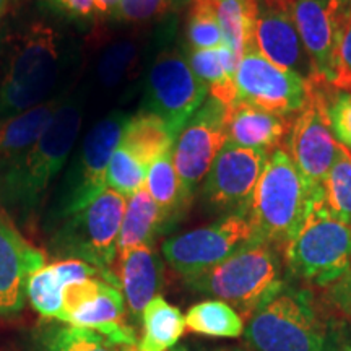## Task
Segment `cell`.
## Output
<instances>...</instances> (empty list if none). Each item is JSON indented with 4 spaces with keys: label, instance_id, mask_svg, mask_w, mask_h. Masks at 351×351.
I'll return each mask as SVG.
<instances>
[{
    "label": "cell",
    "instance_id": "6da1fadb",
    "mask_svg": "<svg viewBox=\"0 0 351 351\" xmlns=\"http://www.w3.org/2000/svg\"><path fill=\"white\" fill-rule=\"evenodd\" d=\"M82 125L80 101H62L32 150L0 171V208L28 217L39 207L54 176L64 168Z\"/></svg>",
    "mask_w": 351,
    "mask_h": 351
},
{
    "label": "cell",
    "instance_id": "7a4b0ae2",
    "mask_svg": "<svg viewBox=\"0 0 351 351\" xmlns=\"http://www.w3.org/2000/svg\"><path fill=\"white\" fill-rule=\"evenodd\" d=\"M244 337L256 351L335 350L313 295L285 282L249 315Z\"/></svg>",
    "mask_w": 351,
    "mask_h": 351
},
{
    "label": "cell",
    "instance_id": "3957f363",
    "mask_svg": "<svg viewBox=\"0 0 351 351\" xmlns=\"http://www.w3.org/2000/svg\"><path fill=\"white\" fill-rule=\"evenodd\" d=\"M319 199H324V189L306 181L293 163L287 145L276 148L267 158L249 213L257 238L285 247Z\"/></svg>",
    "mask_w": 351,
    "mask_h": 351
},
{
    "label": "cell",
    "instance_id": "277c9868",
    "mask_svg": "<svg viewBox=\"0 0 351 351\" xmlns=\"http://www.w3.org/2000/svg\"><path fill=\"white\" fill-rule=\"evenodd\" d=\"M283 283L278 247L256 239L213 269L186 280L202 295L213 296L249 317Z\"/></svg>",
    "mask_w": 351,
    "mask_h": 351
},
{
    "label": "cell",
    "instance_id": "5b68a950",
    "mask_svg": "<svg viewBox=\"0 0 351 351\" xmlns=\"http://www.w3.org/2000/svg\"><path fill=\"white\" fill-rule=\"evenodd\" d=\"M62 72V56L51 28L32 26L8 46L0 82V122L46 103Z\"/></svg>",
    "mask_w": 351,
    "mask_h": 351
},
{
    "label": "cell",
    "instance_id": "8992f818",
    "mask_svg": "<svg viewBox=\"0 0 351 351\" xmlns=\"http://www.w3.org/2000/svg\"><path fill=\"white\" fill-rule=\"evenodd\" d=\"M125 205L124 195L106 187L82 207L56 215L49 241L52 251L112 271Z\"/></svg>",
    "mask_w": 351,
    "mask_h": 351
},
{
    "label": "cell",
    "instance_id": "52a82bcc",
    "mask_svg": "<svg viewBox=\"0 0 351 351\" xmlns=\"http://www.w3.org/2000/svg\"><path fill=\"white\" fill-rule=\"evenodd\" d=\"M283 249L293 275L315 287H328L340 282L351 265V225L330 212L324 197L314 202Z\"/></svg>",
    "mask_w": 351,
    "mask_h": 351
},
{
    "label": "cell",
    "instance_id": "ba28073f",
    "mask_svg": "<svg viewBox=\"0 0 351 351\" xmlns=\"http://www.w3.org/2000/svg\"><path fill=\"white\" fill-rule=\"evenodd\" d=\"M256 239L251 215L231 213L212 225L166 239L161 251L171 269L187 280L213 269Z\"/></svg>",
    "mask_w": 351,
    "mask_h": 351
},
{
    "label": "cell",
    "instance_id": "9c48e42d",
    "mask_svg": "<svg viewBox=\"0 0 351 351\" xmlns=\"http://www.w3.org/2000/svg\"><path fill=\"white\" fill-rule=\"evenodd\" d=\"M307 85L309 98L293 119L287 150L306 181L311 186L324 189V181L340 155L341 145L335 140L328 119V91L332 85Z\"/></svg>",
    "mask_w": 351,
    "mask_h": 351
},
{
    "label": "cell",
    "instance_id": "30bf717a",
    "mask_svg": "<svg viewBox=\"0 0 351 351\" xmlns=\"http://www.w3.org/2000/svg\"><path fill=\"white\" fill-rule=\"evenodd\" d=\"M207 95V85L192 72L182 51H163L148 70L145 108L161 117L174 137L205 103Z\"/></svg>",
    "mask_w": 351,
    "mask_h": 351
},
{
    "label": "cell",
    "instance_id": "8fae6325",
    "mask_svg": "<svg viewBox=\"0 0 351 351\" xmlns=\"http://www.w3.org/2000/svg\"><path fill=\"white\" fill-rule=\"evenodd\" d=\"M127 121L129 117L125 114L114 111L96 122L93 129L88 132L75 161L65 176L56 215L82 207L106 189L109 161L119 147Z\"/></svg>",
    "mask_w": 351,
    "mask_h": 351
},
{
    "label": "cell",
    "instance_id": "7c38bea8",
    "mask_svg": "<svg viewBox=\"0 0 351 351\" xmlns=\"http://www.w3.org/2000/svg\"><path fill=\"white\" fill-rule=\"evenodd\" d=\"M236 101L254 104L282 117H293L306 106L309 85L304 78L276 67L256 44L247 46L236 70ZM234 101V103H236Z\"/></svg>",
    "mask_w": 351,
    "mask_h": 351
},
{
    "label": "cell",
    "instance_id": "4fadbf2b",
    "mask_svg": "<svg viewBox=\"0 0 351 351\" xmlns=\"http://www.w3.org/2000/svg\"><path fill=\"white\" fill-rule=\"evenodd\" d=\"M270 153L244 148L226 142L215 158L204 187L202 199L217 213L249 215L254 192Z\"/></svg>",
    "mask_w": 351,
    "mask_h": 351
},
{
    "label": "cell",
    "instance_id": "5bb4252c",
    "mask_svg": "<svg viewBox=\"0 0 351 351\" xmlns=\"http://www.w3.org/2000/svg\"><path fill=\"white\" fill-rule=\"evenodd\" d=\"M228 108L208 98L182 127L173 145V163L189 191L207 178L215 158L228 142Z\"/></svg>",
    "mask_w": 351,
    "mask_h": 351
},
{
    "label": "cell",
    "instance_id": "9a60e30c",
    "mask_svg": "<svg viewBox=\"0 0 351 351\" xmlns=\"http://www.w3.org/2000/svg\"><path fill=\"white\" fill-rule=\"evenodd\" d=\"M351 0H295L293 16L298 33L311 57L314 78L307 83L332 85L337 51Z\"/></svg>",
    "mask_w": 351,
    "mask_h": 351
},
{
    "label": "cell",
    "instance_id": "2e32d148",
    "mask_svg": "<svg viewBox=\"0 0 351 351\" xmlns=\"http://www.w3.org/2000/svg\"><path fill=\"white\" fill-rule=\"evenodd\" d=\"M295 0H258L256 20L257 49L276 67L291 70L311 82L314 69L293 16Z\"/></svg>",
    "mask_w": 351,
    "mask_h": 351
},
{
    "label": "cell",
    "instance_id": "e0dca14e",
    "mask_svg": "<svg viewBox=\"0 0 351 351\" xmlns=\"http://www.w3.org/2000/svg\"><path fill=\"white\" fill-rule=\"evenodd\" d=\"M46 256L25 239L10 217L0 208V317L23 309L29 276L43 269Z\"/></svg>",
    "mask_w": 351,
    "mask_h": 351
},
{
    "label": "cell",
    "instance_id": "ac0fdd59",
    "mask_svg": "<svg viewBox=\"0 0 351 351\" xmlns=\"http://www.w3.org/2000/svg\"><path fill=\"white\" fill-rule=\"evenodd\" d=\"M291 124V117L276 116L254 104L236 101L228 108V142L271 153L287 145Z\"/></svg>",
    "mask_w": 351,
    "mask_h": 351
},
{
    "label": "cell",
    "instance_id": "d6986e66",
    "mask_svg": "<svg viewBox=\"0 0 351 351\" xmlns=\"http://www.w3.org/2000/svg\"><path fill=\"white\" fill-rule=\"evenodd\" d=\"M64 324L90 328L121 348L137 350V335L134 327L125 320V300L122 289L112 287L111 283H104L99 295L69 314Z\"/></svg>",
    "mask_w": 351,
    "mask_h": 351
},
{
    "label": "cell",
    "instance_id": "ffe728a7",
    "mask_svg": "<svg viewBox=\"0 0 351 351\" xmlns=\"http://www.w3.org/2000/svg\"><path fill=\"white\" fill-rule=\"evenodd\" d=\"M119 262L122 295L132 317L138 319L142 317L148 302L158 296L161 288V280H163L161 261L153 247L142 245L119 257Z\"/></svg>",
    "mask_w": 351,
    "mask_h": 351
},
{
    "label": "cell",
    "instance_id": "44dd1931",
    "mask_svg": "<svg viewBox=\"0 0 351 351\" xmlns=\"http://www.w3.org/2000/svg\"><path fill=\"white\" fill-rule=\"evenodd\" d=\"M62 101L52 99L0 122V171L20 161L47 129Z\"/></svg>",
    "mask_w": 351,
    "mask_h": 351
},
{
    "label": "cell",
    "instance_id": "7402d4cb",
    "mask_svg": "<svg viewBox=\"0 0 351 351\" xmlns=\"http://www.w3.org/2000/svg\"><path fill=\"white\" fill-rule=\"evenodd\" d=\"M145 189L160 208L165 231L186 215L194 199V192L189 191L174 168L173 152L148 166Z\"/></svg>",
    "mask_w": 351,
    "mask_h": 351
},
{
    "label": "cell",
    "instance_id": "603a6c76",
    "mask_svg": "<svg viewBox=\"0 0 351 351\" xmlns=\"http://www.w3.org/2000/svg\"><path fill=\"white\" fill-rule=\"evenodd\" d=\"M187 62L192 72L208 88V95L230 108L238 96L236 70L239 59L226 44L213 49H191Z\"/></svg>",
    "mask_w": 351,
    "mask_h": 351
},
{
    "label": "cell",
    "instance_id": "cb8c5ba5",
    "mask_svg": "<svg viewBox=\"0 0 351 351\" xmlns=\"http://www.w3.org/2000/svg\"><path fill=\"white\" fill-rule=\"evenodd\" d=\"M174 140V134L161 117L145 111L129 117L119 145L148 168L161 156L173 152Z\"/></svg>",
    "mask_w": 351,
    "mask_h": 351
},
{
    "label": "cell",
    "instance_id": "d4e9b609",
    "mask_svg": "<svg viewBox=\"0 0 351 351\" xmlns=\"http://www.w3.org/2000/svg\"><path fill=\"white\" fill-rule=\"evenodd\" d=\"M160 232H165L160 208L147 189H140L127 200L119 239H117V256L122 257L132 249L142 245L153 247V243Z\"/></svg>",
    "mask_w": 351,
    "mask_h": 351
},
{
    "label": "cell",
    "instance_id": "484cf974",
    "mask_svg": "<svg viewBox=\"0 0 351 351\" xmlns=\"http://www.w3.org/2000/svg\"><path fill=\"white\" fill-rule=\"evenodd\" d=\"M142 320L143 335L138 340L137 351H169L186 330V319L181 311L160 295L145 307Z\"/></svg>",
    "mask_w": 351,
    "mask_h": 351
},
{
    "label": "cell",
    "instance_id": "4316f807",
    "mask_svg": "<svg viewBox=\"0 0 351 351\" xmlns=\"http://www.w3.org/2000/svg\"><path fill=\"white\" fill-rule=\"evenodd\" d=\"M213 5L225 44L241 60L245 47L256 44L258 0H213Z\"/></svg>",
    "mask_w": 351,
    "mask_h": 351
},
{
    "label": "cell",
    "instance_id": "83f0119b",
    "mask_svg": "<svg viewBox=\"0 0 351 351\" xmlns=\"http://www.w3.org/2000/svg\"><path fill=\"white\" fill-rule=\"evenodd\" d=\"M184 319L187 332L197 335L238 339L244 333V317L225 301H202L192 306Z\"/></svg>",
    "mask_w": 351,
    "mask_h": 351
},
{
    "label": "cell",
    "instance_id": "f1b7e54d",
    "mask_svg": "<svg viewBox=\"0 0 351 351\" xmlns=\"http://www.w3.org/2000/svg\"><path fill=\"white\" fill-rule=\"evenodd\" d=\"M38 351H137L125 350L112 345L103 335L90 328L75 326H54L46 327L38 335Z\"/></svg>",
    "mask_w": 351,
    "mask_h": 351
},
{
    "label": "cell",
    "instance_id": "f546056e",
    "mask_svg": "<svg viewBox=\"0 0 351 351\" xmlns=\"http://www.w3.org/2000/svg\"><path fill=\"white\" fill-rule=\"evenodd\" d=\"M64 288L54 265H46L29 276L26 296L33 309L44 319L62 320L64 317Z\"/></svg>",
    "mask_w": 351,
    "mask_h": 351
},
{
    "label": "cell",
    "instance_id": "4dcf8cb0",
    "mask_svg": "<svg viewBox=\"0 0 351 351\" xmlns=\"http://www.w3.org/2000/svg\"><path fill=\"white\" fill-rule=\"evenodd\" d=\"M324 197L330 212L351 225V152L343 145L324 181Z\"/></svg>",
    "mask_w": 351,
    "mask_h": 351
},
{
    "label": "cell",
    "instance_id": "1f68e13d",
    "mask_svg": "<svg viewBox=\"0 0 351 351\" xmlns=\"http://www.w3.org/2000/svg\"><path fill=\"white\" fill-rule=\"evenodd\" d=\"M187 41L192 49H213L225 44L213 0H192L187 19Z\"/></svg>",
    "mask_w": 351,
    "mask_h": 351
},
{
    "label": "cell",
    "instance_id": "d6a6232c",
    "mask_svg": "<svg viewBox=\"0 0 351 351\" xmlns=\"http://www.w3.org/2000/svg\"><path fill=\"white\" fill-rule=\"evenodd\" d=\"M148 168L140 161L135 160L129 152L117 147L112 153L106 173V187L116 191L117 194L130 197L140 189L145 187L147 182Z\"/></svg>",
    "mask_w": 351,
    "mask_h": 351
},
{
    "label": "cell",
    "instance_id": "836d02e7",
    "mask_svg": "<svg viewBox=\"0 0 351 351\" xmlns=\"http://www.w3.org/2000/svg\"><path fill=\"white\" fill-rule=\"evenodd\" d=\"M137 60V46L129 41H119L104 51L98 65L99 80L104 86L117 85Z\"/></svg>",
    "mask_w": 351,
    "mask_h": 351
},
{
    "label": "cell",
    "instance_id": "e575fe53",
    "mask_svg": "<svg viewBox=\"0 0 351 351\" xmlns=\"http://www.w3.org/2000/svg\"><path fill=\"white\" fill-rule=\"evenodd\" d=\"M176 7V0H119L112 13L117 20L143 23L168 15Z\"/></svg>",
    "mask_w": 351,
    "mask_h": 351
},
{
    "label": "cell",
    "instance_id": "d590c367",
    "mask_svg": "<svg viewBox=\"0 0 351 351\" xmlns=\"http://www.w3.org/2000/svg\"><path fill=\"white\" fill-rule=\"evenodd\" d=\"M328 119L335 138L351 150V93L330 88L328 91Z\"/></svg>",
    "mask_w": 351,
    "mask_h": 351
},
{
    "label": "cell",
    "instance_id": "8d00e7d4",
    "mask_svg": "<svg viewBox=\"0 0 351 351\" xmlns=\"http://www.w3.org/2000/svg\"><path fill=\"white\" fill-rule=\"evenodd\" d=\"M332 86L341 91H351V7L346 13L343 29L340 34L335 77H333Z\"/></svg>",
    "mask_w": 351,
    "mask_h": 351
},
{
    "label": "cell",
    "instance_id": "74e56055",
    "mask_svg": "<svg viewBox=\"0 0 351 351\" xmlns=\"http://www.w3.org/2000/svg\"><path fill=\"white\" fill-rule=\"evenodd\" d=\"M57 7L73 16H88L95 12V0H51Z\"/></svg>",
    "mask_w": 351,
    "mask_h": 351
},
{
    "label": "cell",
    "instance_id": "f35d334b",
    "mask_svg": "<svg viewBox=\"0 0 351 351\" xmlns=\"http://www.w3.org/2000/svg\"><path fill=\"white\" fill-rule=\"evenodd\" d=\"M337 283H339V287H337V296H339V301L345 307L351 309V265L343 278Z\"/></svg>",
    "mask_w": 351,
    "mask_h": 351
},
{
    "label": "cell",
    "instance_id": "ab89813d",
    "mask_svg": "<svg viewBox=\"0 0 351 351\" xmlns=\"http://www.w3.org/2000/svg\"><path fill=\"white\" fill-rule=\"evenodd\" d=\"M117 2H119V0H95V7L98 8L99 12L109 13L116 8Z\"/></svg>",
    "mask_w": 351,
    "mask_h": 351
},
{
    "label": "cell",
    "instance_id": "60d3db41",
    "mask_svg": "<svg viewBox=\"0 0 351 351\" xmlns=\"http://www.w3.org/2000/svg\"><path fill=\"white\" fill-rule=\"evenodd\" d=\"M169 351H204V350H194V348H191V346L181 345V346H174V348H171ZM213 351H241V350L239 348H217Z\"/></svg>",
    "mask_w": 351,
    "mask_h": 351
},
{
    "label": "cell",
    "instance_id": "b9f144b4",
    "mask_svg": "<svg viewBox=\"0 0 351 351\" xmlns=\"http://www.w3.org/2000/svg\"><path fill=\"white\" fill-rule=\"evenodd\" d=\"M10 2H12V0H0V20H2V16L7 13Z\"/></svg>",
    "mask_w": 351,
    "mask_h": 351
},
{
    "label": "cell",
    "instance_id": "7bdbcfd3",
    "mask_svg": "<svg viewBox=\"0 0 351 351\" xmlns=\"http://www.w3.org/2000/svg\"><path fill=\"white\" fill-rule=\"evenodd\" d=\"M346 351H351V341H350V345H348V350H346Z\"/></svg>",
    "mask_w": 351,
    "mask_h": 351
}]
</instances>
